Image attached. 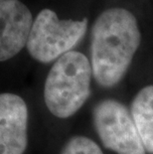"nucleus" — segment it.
Here are the masks:
<instances>
[{"label": "nucleus", "instance_id": "obj_1", "mask_svg": "<svg viewBox=\"0 0 153 154\" xmlns=\"http://www.w3.org/2000/svg\"><path fill=\"white\" fill-rule=\"evenodd\" d=\"M141 43L137 19L121 7L109 8L97 16L92 28L90 65L96 83L116 86L129 69Z\"/></svg>", "mask_w": 153, "mask_h": 154}, {"label": "nucleus", "instance_id": "obj_2", "mask_svg": "<svg viewBox=\"0 0 153 154\" xmlns=\"http://www.w3.org/2000/svg\"><path fill=\"white\" fill-rule=\"evenodd\" d=\"M93 70L89 59L81 52L71 51L52 66L44 87L47 109L59 119L73 116L90 94Z\"/></svg>", "mask_w": 153, "mask_h": 154}, {"label": "nucleus", "instance_id": "obj_3", "mask_svg": "<svg viewBox=\"0 0 153 154\" xmlns=\"http://www.w3.org/2000/svg\"><path fill=\"white\" fill-rule=\"evenodd\" d=\"M87 30V18L61 20L53 10L43 9L34 19L26 47L34 60L47 64L71 52Z\"/></svg>", "mask_w": 153, "mask_h": 154}, {"label": "nucleus", "instance_id": "obj_4", "mask_svg": "<svg viewBox=\"0 0 153 154\" xmlns=\"http://www.w3.org/2000/svg\"><path fill=\"white\" fill-rule=\"evenodd\" d=\"M96 134L106 148L118 154H146L130 111L115 100L99 101L93 111Z\"/></svg>", "mask_w": 153, "mask_h": 154}, {"label": "nucleus", "instance_id": "obj_5", "mask_svg": "<svg viewBox=\"0 0 153 154\" xmlns=\"http://www.w3.org/2000/svg\"><path fill=\"white\" fill-rule=\"evenodd\" d=\"M28 107L10 93L0 94V154H24L28 144Z\"/></svg>", "mask_w": 153, "mask_h": 154}, {"label": "nucleus", "instance_id": "obj_6", "mask_svg": "<svg viewBox=\"0 0 153 154\" xmlns=\"http://www.w3.org/2000/svg\"><path fill=\"white\" fill-rule=\"evenodd\" d=\"M33 21L31 11L21 1L0 2V62L15 57L27 45Z\"/></svg>", "mask_w": 153, "mask_h": 154}, {"label": "nucleus", "instance_id": "obj_7", "mask_svg": "<svg viewBox=\"0 0 153 154\" xmlns=\"http://www.w3.org/2000/svg\"><path fill=\"white\" fill-rule=\"evenodd\" d=\"M130 114L146 152L153 154V85L142 88L136 94Z\"/></svg>", "mask_w": 153, "mask_h": 154}, {"label": "nucleus", "instance_id": "obj_8", "mask_svg": "<svg viewBox=\"0 0 153 154\" xmlns=\"http://www.w3.org/2000/svg\"><path fill=\"white\" fill-rule=\"evenodd\" d=\"M60 154H103V152L93 139L76 135L66 142Z\"/></svg>", "mask_w": 153, "mask_h": 154}, {"label": "nucleus", "instance_id": "obj_9", "mask_svg": "<svg viewBox=\"0 0 153 154\" xmlns=\"http://www.w3.org/2000/svg\"><path fill=\"white\" fill-rule=\"evenodd\" d=\"M3 1H6V0H0V2H3Z\"/></svg>", "mask_w": 153, "mask_h": 154}]
</instances>
